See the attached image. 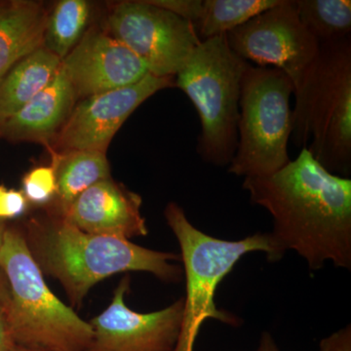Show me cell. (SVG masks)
<instances>
[{
    "label": "cell",
    "instance_id": "1",
    "mask_svg": "<svg viewBox=\"0 0 351 351\" xmlns=\"http://www.w3.org/2000/svg\"><path fill=\"white\" fill-rule=\"evenodd\" d=\"M252 202L274 218L279 257L294 250L309 269L351 267V180L332 174L302 147L295 160L265 177L244 178Z\"/></svg>",
    "mask_w": 351,
    "mask_h": 351
},
{
    "label": "cell",
    "instance_id": "4",
    "mask_svg": "<svg viewBox=\"0 0 351 351\" xmlns=\"http://www.w3.org/2000/svg\"><path fill=\"white\" fill-rule=\"evenodd\" d=\"M0 270L8 287L7 322L15 345L48 351H86L93 330L53 294L24 234L5 230Z\"/></svg>",
    "mask_w": 351,
    "mask_h": 351
},
{
    "label": "cell",
    "instance_id": "6",
    "mask_svg": "<svg viewBox=\"0 0 351 351\" xmlns=\"http://www.w3.org/2000/svg\"><path fill=\"white\" fill-rule=\"evenodd\" d=\"M248 62L235 54L226 34L201 41L175 76L195 106L201 133L197 154L204 162L230 165L239 143L241 80Z\"/></svg>",
    "mask_w": 351,
    "mask_h": 351
},
{
    "label": "cell",
    "instance_id": "18",
    "mask_svg": "<svg viewBox=\"0 0 351 351\" xmlns=\"http://www.w3.org/2000/svg\"><path fill=\"white\" fill-rule=\"evenodd\" d=\"M91 4L86 0H61L48 13L43 47L63 60L87 31Z\"/></svg>",
    "mask_w": 351,
    "mask_h": 351
},
{
    "label": "cell",
    "instance_id": "14",
    "mask_svg": "<svg viewBox=\"0 0 351 351\" xmlns=\"http://www.w3.org/2000/svg\"><path fill=\"white\" fill-rule=\"evenodd\" d=\"M78 100L60 66L49 84L0 125V138L49 147Z\"/></svg>",
    "mask_w": 351,
    "mask_h": 351
},
{
    "label": "cell",
    "instance_id": "25",
    "mask_svg": "<svg viewBox=\"0 0 351 351\" xmlns=\"http://www.w3.org/2000/svg\"><path fill=\"white\" fill-rule=\"evenodd\" d=\"M5 307H0V351H10L15 346L7 322Z\"/></svg>",
    "mask_w": 351,
    "mask_h": 351
},
{
    "label": "cell",
    "instance_id": "8",
    "mask_svg": "<svg viewBox=\"0 0 351 351\" xmlns=\"http://www.w3.org/2000/svg\"><path fill=\"white\" fill-rule=\"evenodd\" d=\"M104 29L160 77L176 76L201 43L193 24L147 0L117 2Z\"/></svg>",
    "mask_w": 351,
    "mask_h": 351
},
{
    "label": "cell",
    "instance_id": "27",
    "mask_svg": "<svg viewBox=\"0 0 351 351\" xmlns=\"http://www.w3.org/2000/svg\"><path fill=\"white\" fill-rule=\"evenodd\" d=\"M7 302H8V287H7L5 277L0 270V307L6 308Z\"/></svg>",
    "mask_w": 351,
    "mask_h": 351
},
{
    "label": "cell",
    "instance_id": "3",
    "mask_svg": "<svg viewBox=\"0 0 351 351\" xmlns=\"http://www.w3.org/2000/svg\"><path fill=\"white\" fill-rule=\"evenodd\" d=\"M291 140L332 174L351 171V36L321 44L295 91Z\"/></svg>",
    "mask_w": 351,
    "mask_h": 351
},
{
    "label": "cell",
    "instance_id": "28",
    "mask_svg": "<svg viewBox=\"0 0 351 351\" xmlns=\"http://www.w3.org/2000/svg\"><path fill=\"white\" fill-rule=\"evenodd\" d=\"M10 351H48L44 350H38V348H27V346H22L15 345L11 348Z\"/></svg>",
    "mask_w": 351,
    "mask_h": 351
},
{
    "label": "cell",
    "instance_id": "19",
    "mask_svg": "<svg viewBox=\"0 0 351 351\" xmlns=\"http://www.w3.org/2000/svg\"><path fill=\"white\" fill-rule=\"evenodd\" d=\"M298 17L318 43L350 36V0H294Z\"/></svg>",
    "mask_w": 351,
    "mask_h": 351
},
{
    "label": "cell",
    "instance_id": "29",
    "mask_svg": "<svg viewBox=\"0 0 351 351\" xmlns=\"http://www.w3.org/2000/svg\"><path fill=\"white\" fill-rule=\"evenodd\" d=\"M4 232H5V228L2 225H0V247H1L2 240H3Z\"/></svg>",
    "mask_w": 351,
    "mask_h": 351
},
{
    "label": "cell",
    "instance_id": "9",
    "mask_svg": "<svg viewBox=\"0 0 351 351\" xmlns=\"http://www.w3.org/2000/svg\"><path fill=\"white\" fill-rule=\"evenodd\" d=\"M226 39L230 49L244 61L282 71L295 91L302 86L320 51V44L298 17L292 0H280L226 34Z\"/></svg>",
    "mask_w": 351,
    "mask_h": 351
},
{
    "label": "cell",
    "instance_id": "11",
    "mask_svg": "<svg viewBox=\"0 0 351 351\" xmlns=\"http://www.w3.org/2000/svg\"><path fill=\"white\" fill-rule=\"evenodd\" d=\"M129 277L120 281L110 306L89 323L93 330L86 351H172L182 319L184 299L152 313H138L126 306Z\"/></svg>",
    "mask_w": 351,
    "mask_h": 351
},
{
    "label": "cell",
    "instance_id": "2",
    "mask_svg": "<svg viewBox=\"0 0 351 351\" xmlns=\"http://www.w3.org/2000/svg\"><path fill=\"white\" fill-rule=\"evenodd\" d=\"M24 237L39 269L63 285L73 306L95 284L120 272H149L166 282H178L184 274L171 263L181 258L177 254L84 232L52 214L29 219Z\"/></svg>",
    "mask_w": 351,
    "mask_h": 351
},
{
    "label": "cell",
    "instance_id": "12",
    "mask_svg": "<svg viewBox=\"0 0 351 351\" xmlns=\"http://www.w3.org/2000/svg\"><path fill=\"white\" fill-rule=\"evenodd\" d=\"M61 69L77 100L136 84L147 64L104 27H93L62 60Z\"/></svg>",
    "mask_w": 351,
    "mask_h": 351
},
{
    "label": "cell",
    "instance_id": "17",
    "mask_svg": "<svg viewBox=\"0 0 351 351\" xmlns=\"http://www.w3.org/2000/svg\"><path fill=\"white\" fill-rule=\"evenodd\" d=\"M62 61L44 47L15 64L0 82V125L49 84Z\"/></svg>",
    "mask_w": 351,
    "mask_h": 351
},
{
    "label": "cell",
    "instance_id": "26",
    "mask_svg": "<svg viewBox=\"0 0 351 351\" xmlns=\"http://www.w3.org/2000/svg\"><path fill=\"white\" fill-rule=\"evenodd\" d=\"M256 351H280V350L277 346L271 335L269 332H263Z\"/></svg>",
    "mask_w": 351,
    "mask_h": 351
},
{
    "label": "cell",
    "instance_id": "16",
    "mask_svg": "<svg viewBox=\"0 0 351 351\" xmlns=\"http://www.w3.org/2000/svg\"><path fill=\"white\" fill-rule=\"evenodd\" d=\"M56 176L57 191L49 214L62 217L83 191L97 182L110 179L107 156L96 151L51 152Z\"/></svg>",
    "mask_w": 351,
    "mask_h": 351
},
{
    "label": "cell",
    "instance_id": "15",
    "mask_svg": "<svg viewBox=\"0 0 351 351\" xmlns=\"http://www.w3.org/2000/svg\"><path fill=\"white\" fill-rule=\"evenodd\" d=\"M49 10L43 2H0V82L15 64L43 47Z\"/></svg>",
    "mask_w": 351,
    "mask_h": 351
},
{
    "label": "cell",
    "instance_id": "10",
    "mask_svg": "<svg viewBox=\"0 0 351 351\" xmlns=\"http://www.w3.org/2000/svg\"><path fill=\"white\" fill-rule=\"evenodd\" d=\"M176 87L175 76L149 73L136 84L82 99L47 147L50 152L96 151L106 154L110 143L132 113L147 99Z\"/></svg>",
    "mask_w": 351,
    "mask_h": 351
},
{
    "label": "cell",
    "instance_id": "21",
    "mask_svg": "<svg viewBox=\"0 0 351 351\" xmlns=\"http://www.w3.org/2000/svg\"><path fill=\"white\" fill-rule=\"evenodd\" d=\"M56 191V176L51 165L34 168L23 178L22 193L34 204H47L54 199Z\"/></svg>",
    "mask_w": 351,
    "mask_h": 351
},
{
    "label": "cell",
    "instance_id": "22",
    "mask_svg": "<svg viewBox=\"0 0 351 351\" xmlns=\"http://www.w3.org/2000/svg\"><path fill=\"white\" fill-rule=\"evenodd\" d=\"M152 5L165 9L169 12L189 21L195 25L202 12L201 0H147Z\"/></svg>",
    "mask_w": 351,
    "mask_h": 351
},
{
    "label": "cell",
    "instance_id": "23",
    "mask_svg": "<svg viewBox=\"0 0 351 351\" xmlns=\"http://www.w3.org/2000/svg\"><path fill=\"white\" fill-rule=\"evenodd\" d=\"M27 206L29 201L22 191L9 189L0 184V219L22 216Z\"/></svg>",
    "mask_w": 351,
    "mask_h": 351
},
{
    "label": "cell",
    "instance_id": "20",
    "mask_svg": "<svg viewBox=\"0 0 351 351\" xmlns=\"http://www.w3.org/2000/svg\"><path fill=\"white\" fill-rule=\"evenodd\" d=\"M279 2L280 0H204L199 20L195 25L196 32L201 41L223 36Z\"/></svg>",
    "mask_w": 351,
    "mask_h": 351
},
{
    "label": "cell",
    "instance_id": "5",
    "mask_svg": "<svg viewBox=\"0 0 351 351\" xmlns=\"http://www.w3.org/2000/svg\"><path fill=\"white\" fill-rule=\"evenodd\" d=\"M164 216L179 242L186 277V294L182 298L181 330L172 351H193L205 321L214 319L230 326H239V318L219 311L215 295L219 283L240 258L257 251L265 252L270 262H277L281 258L269 232H258L239 241H228L210 237L196 228L177 203L170 202Z\"/></svg>",
    "mask_w": 351,
    "mask_h": 351
},
{
    "label": "cell",
    "instance_id": "24",
    "mask_svg": "<svg viewBox=\"0 0 351 351\" xmlns=\"http://www.w3.org/2000/svg\"><path fill=\"white\" fill-rule=\"evenodd\" d=\"M320 351H351L350 325L322 339L320 343Z\"/></svg>",
    "mask_w": 351,
    "mask_h": 351
},
{
    "label": "cell",
    "instance_id": "13",
    "mask_svg": "<svg viewBox=\"0 0 351 351\" xmlns=\"http://www.w3.org/2000/svg\"><path fill=\"white\" fill-rule=\"evenodd\" d=\"M142 197L112 178L90 186L60 218L92 234L129 240L147 234Z\"/></svg>",
    "mask_w": 351,
    "mask_h": 351
},
{
    "label": "cell",
    "instance_id": "7",
    "mask_svg": "<svg viewBox=\"0 0 351 351\" xmlns=\"http://www.w3.org/2000/svg\"><path fill=\"white\" fill-rule=\"evenodd\" d=\"M294 85L280 69L248 64L241 80L239 143L228 173L265 177L290 162Z\"/></svg>",
    "mask_w": 351,
    "mask_h": 351
}]
</instances>
